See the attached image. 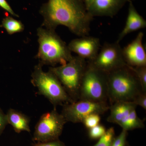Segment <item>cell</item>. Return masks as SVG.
<instances>
[{
    "instance_id": "25",
    "label": "cell",
    "mask_w": 146,
    "mask_h": 146,
    "mask_svg": "<svg viewBox=\"0 0 146 146\" xmlns=\"http://www.w3.org/2000/svg\"><path fill=\"white\" fill-rule=\"evenodd\" d=\"M0 7L10 13L11 16L18 18L19 17L18 14H16L13 11L6 0H0Z\"/></svg>"
},
{
    "instance_id": "6",
    "label": "cell",
    "mask_w": 146,
    "mask_h": 146,
    "mask_svg": "<svg viewBox=\"0 0 146 146\" xmlns=\"http://www.w3.org/2000/svg\"><path fill=\"white\" fill-rule=\"evenodd\" d=\"M78 100L107 102L108 74L87 63L80 85Z\"/></svg>"
},
{
    "instance_id": "4",
    "label": "cell",
    "mask_w": 146,
    "mask_h": 146,
    "mask_svg": "<svg viewBox=\"0 0 146 146\" xmlns=\"http://www.w3.org/2000/svg\"><path fill=\"white\" fill-rule=\"evenodd\" d=\"M42 67L39 63L35 65L31 76V83L38 89L39 94L46 98L54 108L74 102L56 76L49 71L44 72Z\"/></svg>"
},
{
    "instance_id": "18",
    "label": "cell",
    "mask_w": 146,
    "mask_h": 146,
    "mask_svg": "<svg viewBox=\"0 0 146 146\" xmlns=\"http://www.w3.org/2000/svg\"><path fill=\"white\" fill-rule=\"evenodd\" d=\"M129 66L136 75L143 92L146 93V66Z\"/></svg>"
},
{
    "instance_id": "1",
    "label": "cell",
    "mask_w": 146,
    "mask_h": 146,
    "mask_svg": "<svg viewBox=\"0 0 146 146\" xmlns=\"http://www.w3.org/2000/svg\"><path fill=\"white\" fill-rule=\"evenodd\" d=\"M39 13L43 18L41 27L55 30L58 26H64L80 37L89 35L94 18L84 0H48Z\"/></svg>"
},
{
    "instance_id": "16",
    "label": "cell",
    "mask_w": 146,
    "mask_h": 146,
    "mask_svg": "<svg viewBox=\"0 0 146 146\" xmlns=\"http://www.w3.org/2000/svg\"><path fill=\"white\" fill-rule=\"evenodd\" d=\"M117 124L119 125L123 130L127 131L136 129L143 128L145 127L143 121L137 115L136 109L133 110L127 116Z\"/></svg>"
},
{
    "instance_id": "20",
    "label": "cell",
    "mask_w": 146,
    "mask_h": 146,
    "mask_svg": "<svg viewBox=\"0 0 146 146\" xmlns=\"http://www.w3.org/2000/svg\"><path fill=\"white\" fill-rule=\"evenodd\" d=\"M106 129L103 125L98 124L89 129V136L92 139H99L106 132Z\"/></svg>"
},
{
    "instance_id": "10",
    "label": "cell",
    "mask_w": 146,
    "mask_h": 146,
    "mask_svg": "<svg viewBox=\"0 0 146 146\" xmlns=\"http://www.w3.org/2000/svg\"><path fill=\"white\" fill-rule=\"evenodd\" d=\"M100 46L99 38L89 35L73 39L68 45L71 52L75 53L87 61L94 60L98 53Z\"/></svg>"
},
{
    "instance_id": "19",
    "label": "cell",
    "mask_w": 146,
    "mask_h": 146,
    "mask_svg": "<svg viewBox=\"0 0 146 146\" xmlns=\"http://www.w3.org/2000/svg\"><path fill=\"white\" fill-rule=\"evenodd\" d=\"M115 138V131L114 128H110L106 131L104 135L99 138L98 143L93 146H110Z\"/></svg>"
},
{
    "instance_id": "7",
    "label": "cell",
    "mask_w": 146,
    "mask_h": 146,
    "mask_svg": "<svg viewBox=\"0 0 146 146\" xmlns=\"http://www.w3.org/2000/svg\"><path fill=\"white\" fill-rule=\"evenodd\" d=\"M67 123L62 114L54 108L41 116L35 126L33 140L43 143L59 139Z\"/></svg>"
},
{
    "instance_id": "24",
    "label": "cell",
    "mask_w": 146,
    "mask_h": 146,
    "mask_svg": "<svg viewBox=\"0 0 146 146\" xmlns=\"http://www.w3.org/2000/svg\"><path fill=\"white\" fill-rule=\"evenodd\" d=\"M33 146H66L65 144L60 141L59 139L54 141L43 142V143H37Z\"/></svg>"
},
{
    "instance_id": "27",
    "label": "cell",
    "mask_w": 146,
    "mask_h": 146,
    "mask_svg": "<svg viewBox=\"0 0 146 146\" xmlns=\"http://www.w3.org/2000/svg\"><path fill=\"white\" fill-rule=\"evenodd\" d=\"M84 3H85L86 9L88 10L94 0H84Z\"/></svg>"
},
{
    "instance_id": "2",
    "label": "cell",
    "mask_w": 146,
    "mask_h": 146,
    "mask_svg": "<svg viewBox=\"0 0 146 146\" xmlns=\"http://www.w3.org/2000/svg\"><path fill=\"white\" fill-rule=\"evenodd\" d=\"M39 49L35 58L39 63L55 67L57 64L65 65L72 58L68 45L55 30L39 27L36 30Z\"/></svg>"
},
{
    "instance_id": "12",
    "label": "cell",
    "mask_w": 146,
    "mask_h": 146,
    "mask_svg": "<svg viewBox=\"0 0 146 146\" xmlns=\"http://www.w3.org/2000/svg\"><path fill=\"white\" fill-rule=\"evenodd\" d=\"M127 0H94L88 11L94 16H115Z\"/></svg>"
},
{
    "instance_id": "15",
    "label": "cell",
    "mask_w": 146,
    "mask_h": 146,
    "mask_svg": "<svg viewBox=\"0 0 146 146\" xmlns=\"http://www.w3.org/2000/svg\"><path fill=\"white\" fill-rule=\"evenodd\" d=\"M6 115L7 123L12 126L16 133H20L23 131L30 132V119L26 115L11 108Z\"/></svg>"
},
{
    "instance_id": "21",
    "label": "cell",
    "mask_w": 146,
    "mask_h": 146,
    "mask_svg": "<svg viewBox=\"0 0 146 146\" xmlns=\"http://www.w3.org/2000/svg\"><path fill=\"white\" fill-rule=\"evenodd\" d=\"M101 118L100 115L98 114H91L86 117L84 119V125L86 128L90 129L99 124Z\"/></svg>"
},
{
    "instance_id": "9",
    "label": "cell",
    "mask_w": 146,
    "mask_h": 146,
    "mask_svg": "<svg viewBox=\"0 0 146 146\" xmlns=\"http://www.w3.org/2000/svg\"><path fill=\"white\" fill-rule=\"evenodd\" d=\"M87 63L94 68L108 74L127 65L119 43H105L94 60Z\"/></svg>"
},
{
    "instance_id": "5",
    "label": "cell",
    "mask_w": 146,
    "mask_h": 146,
    "mask_svg": "<svg viewBox=\"0 0 146 146\" xmlns=\"http://www.w3.org/2000/svg\"><path fill=\"white\" fill-rule=\"evenodd\" d=\"M87 61L78 56L65 64L50 67L49 70L53 74L62 84L69 97L74 102L78 100L80 85Z\"/></svg>"
},
{
    "instance_id": "23",
    "label": "cell",
    "mask_w": 146,
    "mask_h": 146,
    "mask_svg": "<svg viewBox=\"0 0 146 146\" xmlns=\"http://www.w3.org/2000/svg\"><path fill=\"white\" fill-rule=\"evenodd\" d=\"M136 106H139L146 110V93H142L138 95L133 100V101Z\"/></svg>"
},
{
    "instance_id": "11",
    "label": "cell",
    "mask_w": 146,
    "mask_h": 146,
    "mask_svg": "<svg viewBox=\"0 0 146 146\" xmlns=\"http://www.w3.org/2000/svg\"><path fill=\"white\" fill-rule=\"evenodd\" d=\"M144 34L140 32L130 44L122 48L126 64L132 67L146 66V53L143 44Z\"/></svg>"
},
{
    "instance_id": "13",
    "label": "cell",
    "mask_w": 146,
    "mask_h": 146,
    "mask_svg": "<svg viewBox=\"0 0 146 146\" xmlns=\"http://www.w3.org/2000/svg\"><path fill=\"white\" fill-rule=\"evenodd\" d=\"M146 27V21L138 13L132 3H129L128 13L124 27L120 33L117 42L119 43L127 35Z\"/></svg>"
},
{
    "instance_id": "8",
    "label": "cell",
    "mask_w": 146,
    "mask_h": 146,
    "mask_svg": "<svg viewBox=\"0 0 146 146\" xmlns=\"http://www.w3.org/2000/svg\"><path fill=\"white\" fill-rule=\"evenodd\" d=\"M61 114L67 122L82 123L91 114L102 115L109 110L110 105L107 102H96L78 100L72 103L63 105Z\"/></svg>"
},
{
    "instance_id": "14",
    "label": "cell",
    "mask_w": 146,
    "mask_h": 146,
    "mask_svg": "<svg viewBox=\"0 0 146 146\" xmlns=\"http://www.w3.org/2000/svg\"><path fill=\"white\" fill-rule=\"evenodd\" d=\"M136 105L133 102H118L110 105V114L107 118L108 122L117 124L127 116L133 110L136 109Z\"/></svg>"
},
{
    "instance_id": "3",
    "label": "cell",
    "mask_w": 146,
    "mask_h": 146,
    "mask_svg": "<svg viewBox=\"0 0 146 146\" xmlns=\"http://www.w3.org/2000/svg\"><path fill=\"white\" fill-rule=\"evenodd\" d=\"M142 93L138 78L128 65L108 74V101L110 105L116 102H132Z\"/></svg>"
},
{
    "instance_id": "17",
    "label": "cell",
    "mask_w": 146,
    "mask_h": 146,
    "mask_svg": "<svg viewBox=\"0 0 146 146\" xmlns=\"http://www.w3.org/2000/svg\"><path fill=\"white\" fill-rule=\"evenodd\" d=\"M1 26L5 29L8 34L11 35L23 32L24 25L21 21L14 19L11 16H7L3 19Z\"/></svg>"
},
{
    "instance_id": "22",
    "label": "cell",
    "mask_w": 146,
    "mask_h": 146,
    "mask_svg": "<svg viewBox=\"0 0 146 146\" xmlns=\"http://www.w3.org/2000/svg\"><path fill=\"white\" fill-rule=\"evenodd\" d=\"M127 131L123 130L119 135L115 138L110 146H126Z\"/></svg>"
},
{
    "instance_id": "26",
    "label": "cell",
    "mask_w": 146,
    "mask_h": 146,
    "mask_svg": "<svg viewBox=\"0 0 146 146\" xmlns=\"http://www.w3.org/2000/svg\"><path fill=\"white\" fill-rule=\"evenodd\" d=\"M7 124H8V123L7 120L6 115L0 108V135L3 133Z\"/></svg>"
}]
</instances>
